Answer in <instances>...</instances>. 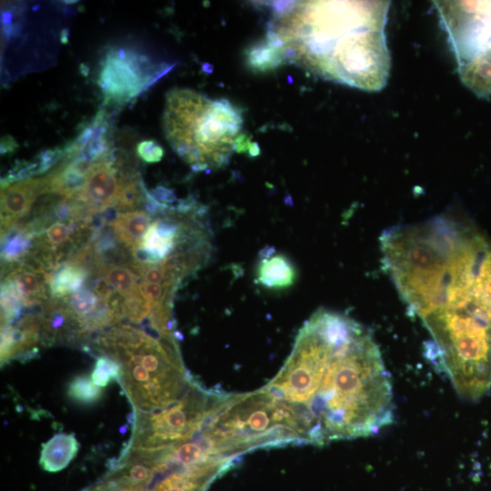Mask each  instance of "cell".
I'll return each mask as SVG.
<instances>
[{
	"label": "cell",
	"mask_w": 491,
	"mask_h": 491,
	"mask_svg": "<svg viewBox=\"0 0 491 491\" xmlns=\"http://www.w3.org/2000/svg\"><path fill=\"white\" fill-rule=\"evenodd\" d=\"M152 195L157 201L167 205L176 202L175 194L164 186H157Z\"/></svg>",
	"instance_id": "cb8c5ba5"
},
{
	"label": "cell",
	"mask_w": 491,
	"mask_h": 491,
	"mask_svg": "<svg viewBox=\"0 0 491 491\" xmlns=\"http://www.w3.org/2000/svg\"><path fill=\"white\" fill-rule=\"evenodd\" d=\"M88 272L75 264L65 262L50 274L48 279L49 291L55 297L60 298L73 294L82 287Z\"/></svg>",
	"instance_id": "9a60e30c"
},
{
	"label": "cell",
	"mask_w": 491,
	"mask_h": 491,
	"mask_svg": "<svg viewBox=\"0 0 491 491\" xmlns=\"http://www.w3.org/2000/svg\"><path fill=\"white\" fill-rule=\"evenodd\" d=\"M259 255L260 260L256 271V284L269 289H284L294 285L296 268L285 255H276L272 246H266Z\"/></svg>",
	"instance_id": "8fae6325"
},
{
	"label": "cell",
	"mask_w": 491,
	"mask_h": 491,
	"mask_svg": "<svg viewBox=\"0 0 491 491\" xmlns=\"http://www.w3.org/2000/svg\"><path fill=\"white\" fill-rule=\"evenodd\" d=\"M2 235L1 257L12 263L24 257L31 246L33 237L21 227L15 226Z\"/></svg>",
	"instance_id": "2e32d148"
},
{
	"label": "cell",
	"mask_w": 491,
	"mask_h": 491,
	"mask_svg": "<svg viewBox=\"0 0 491 491\" xmlns=\"http://www.w3.org/2000/svg\"><path fill=\"white\" fill-rule=\"evenodd\" d=\"M223 394L208 393L194 384L175 405L155 412H135L126 450H156L196 434Z\"/></svg>",
	"instance_id": "8992f818"
},
{
	"label": "cell",
	"mask_w": 491,
	"mask_h": 491,
	"mask_svg": "<svg viewBox=\"0 0 491 491\" xmlns=\"http://www.w3.org/2000/svg\"><path fill=\"white\" fill-rule=\"evenodd\" d=\"M242 125L241 111L226 99L212 100L188 89L167 94L165 136L195 171L226 165L242 135Z\"/></svg>",
	"instance_id": "5b68a950"
},
{
	"label": "cell",
	"mask_w": 491,
	"mask_h": 491,
	"mask_svg": "<svg viewBox=\"0 0 491 491\" xmlns=\"http://www.w3.org/2000/svg\"><path fill=\"white\" fill-rule=\"evenodd\" d=\"M382 264L428 330L426 356L461 391L491 386V241L450 215L393 226Z\"/></svg>",
	"instance_id": "6da1fadb"
},
{
	"label": "cell",
	"mask_w": 491,
	"mask_h": 491,
	"mask_svg": "<svg viewBox=\"0 0 491 491\" xmlns=\"http://www.w3.org/2000/svg\"><path fill=\"white\" fill-rule=\"evenodd\" d=\"M122 179L118 180L113 161L101 158L94 162L86 174L85 182L75 197L83 203L91 215L115 205Z\"/></svg>",
	"instance_id": "9c48e42d"
},
{
	"label": "cell",
	"mask_w": 491,
	"mask_h": 491,
	"mask_svg": "<svg viewBox=\"0 0 491 491\" xmlns=\"http://www.w3.org/2000/svg\"><path fill=\"white\" fill-rule=\"evenodd\" d=\"M146 190L142 185L139 179L123 178L121 181L120 192L118 195L115 207L121 211H134L143 200H145Z\"/></svg>",
	"instance_id": "d6986e66"
},
{
	"label": "cell",
	"mask_w": 491,
	"mask_h": 491,
	"mask_svg": "<svg viewBox=\"0 0 491 491\" xmlns=\"http://www.w3.org/2000/svg\"><path fill=\"white\" fill-rule=\"evenodd\" d=\"M96 343L103 355L121 365L118 381L135 412L172 406L194 385L174 337H155L145 330L120 326L101 336Z\"/></svg>",
	"instance_id": "277c9868"
},
{
	"label": "cell",
	"mask_w": 491,
	"mask_h": 491,
	"mask_svg": "<svg viewBox=\"0 0 491 491\" xmlns=\"http://www.w3.org/2000/svg\"><path fill=\"white\" fill-rule=\"evenodd\" d=\"M78 450V443L72 434L60 433L42 446L40 466L47 472H58L72 461Z\"/></svg>",
	"instance_id": "4fadbf2b"
},
{
	"label": "cell",
	"mask_w": 491,
	"mask_h": 491,
	"mask_svg": "<svg viewBox=\"0 0 491 491\" xmlns=\"http://www.w3.org/2000/svg\"><path fill=\"white\" fill-rule=\"evenodd\" d=\"M457 67L491 52V1H436Z\"/></svg>",
	"instance_id": "52a82bcc"
},
{
	"label": "cell",
	"mask_w": 491,
	"mask_h": 491,
	"mask_svg": "<svg viewBox=\"0 0 491 491\" xmlns=\"http://www.w3.org/2000/svg\"><path fill=\"white\" fill-rule=\"evenodd\" d=\"M121 373V365L115 359L102 355L96 359L91 378L96 386L101 387L107 386L113 379L119 380Z\"/></svg>",
	"instance_id": "7402d4cb"
},
{
	"label": "cell",
	"mask_w": 491,
	"mask_h": 491,
	"mask_svg": "<svg viewBox=\"0 0 491 491\" xmlns=\"http://www.w3.org/2000/svg\"><path fill=\"white\" fill-rule=\"evenodd\" d=\"M17 147V145L14 141V139L10 136H5L2 139L1 143V153H7L13 150L14 148Z\"/></svg>",
	"instance_id": "d4e9b609"
},
{
	"label": "cell",
	"mask_w": 491,
	"mask_h": 491,
	"mask_svg": "<svg viewBox=\"0 0 491 491\" xmlns=\"http://www.w3.org/2000/svg\"><path fill=\"white\" fill-rule=\"evenodd\" d=\"M136 153L146 163H157L164 155L161 145L153 140H145L139 143Z\"/></svg>",
	"instance_id": "603a6c76"
},
{
	"label": "cell",
	"mask_w": 491,
	"mask_h": 491,
	"mask_svg": "<svg viewBox=\"0 0 491 491\" xmlns=\"http://www.w3.org/2000/svg\"><path fill=\"white\" fill-rule=\"evenodd\" d=\"M153 310L151 304L140 294L138 287L124 297L122 316L134 323H139L150 316Z\"/></svg>",
	"instance_id": "ffe728a7"
},
{
	"label": "cell",
	"mask_w": 491,
	"mask_h": 491,
	"mask_svg": "<svg viewBox=\"0 0 491 491\" xmlns=\"http://www.w3.org/2000/svg\"><path fill=\"white\" fill-rule=\"evenodd\" d=\"M150 222L151 217L145 211L135 210L120 214L111 225L117 239L132 250L141 246Z\"/></svg>",
	"instance_id": "5bb4252c"
},
{
	"label": "cell",
	"mask_w": 491,
	"mask_h": 491,
	"mask_svg": "<svg viewBox=\"0 0 491 491\" xmlns=\"http://www.w3.org/2000/svg\"><path fill=\"white\" fill-rule=\"evenodd\" d=\"M261 390L296 443L367 437L395 419L391 376L373 335L326 309L305 322L286 362Z\"/></svg>",
	"instance_id": "7a4b0ae2"
},
{
	"label": "cell",
	"mask_w": 491,
	"mask_h": 491,
	"mask_svg": "<svg viewBox=\"0 0 491 491\" xmlns=\"http://www.w3.org/2000/svg\"><path fill=\"white\" fill-rule=\"evenodd\" d=\"M276 5L266 39L284 60L367 91L386 85L389 1H299Z\"/></svg>",
	"instance_id": "3957f363"
},
{
	"label": "cell",
	"mask_w": 491,
	"mask_h": 491,
	"mask_svg": "<svg viewBox=\"0 0 491 491\" xmlns=\"http://www.w3.org/2000/svg\"><path fill=\"white\" fill-rule=\"evenodd\" d=\"M247 61L255 69L266 70L276 67L285 60L281 51L266 38L247 51Z\"/></svg>",
	"instance_id": "e0dca14e"
},
{
	"label": "cell",
	"mask_w": 491,
	"mask_h": 491,
	"mask_svg": "<svg viewBox=\"0 0 491 491\" xmlns=\"http://www.w3.org/2000/svg\"><path fill=\"white\" fill-rule=\"evenodd\" d=\"M101 393V388L87 376L75 377L68 386L69 396L82 404H91L97 401Z\"/></svg>",
	"instance_id": "44dd1931"
},
{
	"label": "cell",
	"mask_w": 491,
	"mask_h": 491,
	"mask_svg": "<svg viewBox=\"0 0 491 491\" xmlns=\"http://www.w3.org/2000/svg\"><path fill=\"white\" fill-rule=\"evenodd\" d=\"M135 55L123 50L107 53L99 73L98 84L106 98L115 101H127L149 84Z\"/></svg>",
	"instance_id": "ba28073f"
},
{
	"label": "cell",
	"mask_w": 491,
	"mask_h": 491,
	"mask_svg": "<svg viewBox=\"0 0 491 491\" xmlns=\"http://www.w3.org/2000/svg\"><path fill=\"white\" fill-rule=\"evenodd\" d=\"M49 276L50 274L43 269L25 264L15 266L5 279L14 282L25 306H33L47 298L46 285L49 286Z\"/></svg>",
	"instance_id": "7c38bea8"
},
{
	"label": "cell",
	"mask_w": 491,
	"mask_h": 491,
	"mask_svg": "<svg viewBox=\"0 0 491 491\" xmlns=\"http://www.w3.org/2000/svg\"><path fill=\"white\" fill-rule=\"evenodd\" d=\"M45 193L46 177L25 179L1 188V235L27 215L36 198Z\"/></svg>",
	"instance_id": "30bf717a"
},
{
	"label": "cell",
	"mask_w": 491,
	"mask_h": 491,
	"mask_svg": "<svg viewBox=\"0 0 491 491\" xmlns=\"http://www.w3.org/2000/svg\"><path fill=\"white\" fill-rule=\"evenodd\" d=\"M102 276L108 286L121 296L131 294L136 287V276L131 267L105 266L102 270Z\"/></svg>",
	"instance_id": "ac0fdd59"
}]
</instances>
